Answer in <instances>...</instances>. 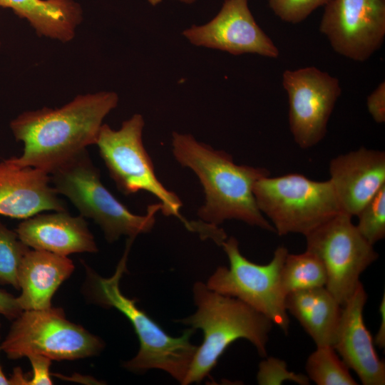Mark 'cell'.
Segmentation results:
<instances>
[{"label":"cell","mask_w":385,"mask_h":385,"mask_svg":"<svg viewBox=\"0 0 385 385\" xmlns=\"http://www.w3.org/2000/svg\"><path fill=\"white\" fill-rule=\"evenodd\" d=\"M113 91L81 94L58 108L43 107L24 111L10 123L23 143L22 154L11 158L21 168L50 174L91 145L96 144L103 121L118 106Z\"/></svg>","instance_id":"cell-1"},{"label":"cell","mask_w":385,"mask_h":385,"mask_svg":"<svg viewBox=\"0 0 385 385\" xmlns=\"http://www.w3.org/2000/svg\"><path fill=\"white\" fill-rule=\"evenodd\" d=\"M172 150L175 160L191 169L202 185L205 202L197 215L204 222L217 227L235 219L275 232L259 210L253 192L255 183L270 175L267 169L237 165L229 153L198 142L190 134L173 132Z\"/></svg>","instance_id":"cell-2"},{"label":"cell","mask_w":385,"mask_h":385,"mask_svg":"<svg viewBox=\"0 0 385 385\" xmlns=\"http://www.w3.org/2000/svg\"><path fill=\"white\" fill-rule=\"evenodd\" d=\"M195 312L177 322L202 330L203 341L194 356L183 385L200 383L217 364L232 342L245 339L266 357L267 344L273 323L241 300L209 289L196 282L192 287Z\"/></svg>","instance_id":"cell-3"},{"label":"cell","mask_w":385,"mask_h":385,"mask_svg":"<svg viewBox=\"0 0 385 385\" xmlns=\"http://www.w3.org/2000/svg\"><path fill=\"white\" fill-rule=\"evenodd\" d=\"M132 242L128 240L125 252L111 277L103 278L87 269L94 298L100 304L113 307L121 312L129 320L138 337L139 351L135 356L123 363L126 369L137 374L153 369H160L182 384L197 349V346L190 342L195 329L188 328L181 336L173 337L138 308L135 299H129L121 292L119 283L126 272L128 253Z\"/></svg>","instance_id":"cell-4"},{"label":"cell","mask_w":385,"mask_h":385,"mask_svg":"<svg viewBox=\"0 0 385 385\" xmlns=\"http://www.w3.org/2000/svg\"><path fill=\"white\" fill-rule=\"evenodd\" d=\"M49 175L57 193L66 196L82 217L97 223L111 243L122 235L134 240L140 234L149 232L155 225L156 213L162 210L158 202L149 205L144 215L131 212L103 185L99 170L87 149Z\"/></svg>","instance_id":"cell-5"},{"label":"cell","mask_w":385,"mask_h":385,"mask_svg":"<svg viewBox=\"0 0 385 385\" xmlns=\"http://www.w3.org/2000/svg\"><path fill=\"white\" fill-rule=\"evenodd\" d=\"M253 192L259 210L280 236H305L342 212L329 180H313L299 173L267 175L255 183Z\"/></svg>","instance_id":"cell-6"},{"label":"cell","mask_w":385,"mask_h":385,"mask_svg":"<svg viewBox=\"0 0 385 385\" xmlns=\"http://www.w3.org/2000/svg\"><path fill=\"white\" fill-rule=\"evenodd\" d=\"M220 245L227 256L230 267H217L209 277L207 287L241 300L287 334L290 321L280 285L281 270L289 253L287 247L279 246L268 264L258 265L241 254L235 237L225 240Z\"/></svg>","instance_id":"cell-7"},{"label":"cell","mask_w":385,"mask_h":385,"mask_svg":"<svg viewBox=\"0 0 385 385\" xmlns=\"http://www.w3.org/2000/svg\"><path fill=\"white\" fill-rule=\"evenodd\" d=\"M144 125V118L139 113L123 121L118 130L103 124L96 144L99 154L122 193H150L160 200L163 214L175 216L191 228L180 214L183 204L179 197L168 190L156 177L143 142Z\"/></svg>","instance_id":"cell-8"},{"label":"cell","mask_w":385,"mask_h":385,"mask_svg":"<svg viewBox=\"0 0 385 385\" xmlns=\"http://www.w3.org/2000/svg\"><path fill=\"white\" fill-rule=\"evenodd\" d=\"M103 343L68 321L61 308L24 310L1 344L9 359L38 354L51 360H74L98 354Z\"/></svg>","instance_id":"cell-9"},{"label":"cell","mask_w":385,"mask_h":385,"mask_svg":"<svg viewBox=\"0 0 385 385\" xmlns=\"http://www.w3.org/2000/svg\"><path fill=\"white\" fill-rule=\"evenodd\" d=\"M351 217L340 212L305 235L306 250L322 260L327 272L325 287L341 306L361 282V274L379 257Z\"/></svg>","instance_id":"cell-10"},{"label":"cell","mask_w":385,"mask_h":385,"mask_svg":"<svg viewBox=\"0 0 385 385\" xmlns=\"http://www.w3.org/2000/svg\"><path fill=\"white\" fill-rule=\"evenodd\" d=\"M282 86L288 96L289 125L294 142L303 149L319 143L342 93L339 79L314 66L285 70Z\"/></svg>","instance_id":"cell-11"},{"label":"cell","mask_w":385,"mask_h":385,"mask_svg":"<svg viewBox=\"0 0 385 385\" xmlns=\"http://www.w3.org/2000/svg\"><path fill=\"white\" fill-rule=\"evenodd\" d=\"M319 31L338 54L367 61L385 38V0H330L324 6Z\"/></svg>","instance_id":"cell-12"},{"label":"cell","mask_w":385,"mask_h":385,"mask_svg":"<svg viewBox=\"0 0 385 385\" xmlns=\"http://www.w3.org/2000/svg\"><path fill=\"white\" fill-rule=\"evenodd\" d=\"M183 35L193 45L232 55L255 53L277 58L279 51L257 24L248 0H224L216 16L203 25H192Z\"/></svg>","instance_id":"cell-13"},{"label":"cell","mask_w":385,"mask_h":385,"mask_svg":"<svg viewBox=\"0 0 385 385\" xmlns=\"http://www.w3.org/2000/svg\"><path fill=\"white\" fill-rule=\"evenodd\" d=\"M366 299V292L360 282L342 306L332 346L364 385H384L385 364L375 351L372 337L363 319Z\"/></svg>","instance_id":"cell-14"},{"label":"cell","mask_w":385,"mask_h":385,"mask_svg":"<svg viewBox=\"0 0 385 385\" xmlns=\"http://www.w3.org/2000/svg\"><path fill=\"white\" fill-rule=\"evenodd\" d=\"M329 170L342 212L356 216L385 185V153L361 147L332 159Z\"/></svg>","instance_id":"cell-15"},{"label":"cell","mask_w":385,"mask_h":385,"mask_svg":"<svg viewBox=\"0 0 385 385\" xmlns=\"http://www.w3.org/2000/svg\"><path fill=\"white\" fill-rule=\"evenodd\" d=\"M47 210L67 211L50 175L31 167L21 168L11 158L0 163V215L26 219Z\"/></svg>","instance_id":"cell-16"},{"label":"cell","mask_w":385,"mask_h":385,"mask_svg":"<svg viewBox=\"0 0 385 385\" xmlns=\"http://www.w3.org/2000/svg\"><path fill=\"white\" fill-rule=\"evenodd\" d=\"M31 249L67 256L78 252H96L98 247L83 217L68 211L37 214L24 219L15 230Z\"/></svg>","instance_id":"cell-17"},{"label":"cell","mask_w":385,"mask_h":385,"mask_svg":"<svg viewBox=\"0 0 385 385\" xmlns=\"http://www.w3.org/2000/svg\"><path fill=\"white\" fill-rule=\"evenodd\" d=\"M73 270V262L67 256L30 248L18 276L21 293L17 300L23 311L51 307L52 297Z\"/></svg>","instance_id":"cell-18"},{"label":"cell","mask_w":385,"mask_h":385,"mask_svg":"<svg viewBox=\"0 0 385 385\" xmlns=\"http://www.w3.org/2000/svg\"><path fill=\"white\" fill-rule=\"evenodd\" d=\"M0 7L27 20L39 36L63 43L74 38L83 21V9L74 0H0Z\"/></svg>","instance_id":"cell-19"},{"label":"cell","mask_w":385,"mask_h":385,"mask_svg":"<svg viewBox=\"0 0 385 385\" xmlns=\"http://www.w3.org/2000/svg\"><path fill=\"white\" fill-rule=\"evenodd\" d=\"M342 307L325 287L294 291L285 297L287 312L298 320L317 346H332Z\"/></svg>","instance_id":"cell-20"},{"label":"cell","mask_w":385,"mask_h":385,"mask_svg":"<svg viewBox=\"0 0 385 385\" xmlns=\"http://www.w3.org/2000/svg\"><path fill=\"white\" fill-rule=\"evenodd\" d=\"M327 272L322 260L306 250L301 254H287L280 273V285L284 294L325 287Z\"/></svg>","instance_id":"cell-21"},{"label":"cell","mask_w":385,"mask_h":385,"mask_svg":"<svg viewBox=\"0 0 385 385\" xmlns=\"http://www.w3.org/2000/svg\"><path fill=\"white\" fill-rule=\"evenodd\" d=\"M307 376L317 385H356L349 368L332 346H317L306 363Z\"/></svg>","instance_id":"cell-22"},{"label":"cell","mask_w":385,"mask_h":385,"mask_svg":"<svg viewBox=\"0 0 385 385\" xmlns=\"http://www.w3.org/2000/svg\"><path fill=\"white\" fill-rule=\"evenodd\" d=\"M30 249L0 220V284L19 286V271L26 253Z\"/></svg>","instance_id":"cell-23"},{"label":"cell","mask_w":385,"mask_h":385,"mask_svg":"<svg viewBox=\"0 0 385 385\" xmlns=\"http://www.w3.org/2000/svg\"><path fill=\"white\" fill-rule=\"evenodd\" d=\"M356 225L362 237L374 245L385 237V185L357 214Z\"/></svg>","instance_id":"cell-24"},{"label":"cell","mask_w":385,"mask_h":385,"mask_svg":"<svg viewBox=\"0 0 385 385\" xmlns=\"http://www.w3.org/2000/svg\"><path fill=\"white\" fill-rule=\"evenodd\" d=\"M274 14L282 21L298 24L304 21L320 6L330 0H267Z\"/></svg>","instance_id":"cell-25"},{"label":"cell","mask_w":385,"mask_h":385,"mask_svg":"<svg viewBox=\"0 0 385 385\" xmlns=\"http://www.w3.org/2000/svg\"><path fill=\"white\" fill-rule=\"evenodd\" d=\"M257 381L261 385L282 384L284 381L301 385L309 384L307 376L289 371L285 361L272 356L260 362Z\"/></svg>","instance_id":"cell-26"},{"label":"cell","mask_w":385,"mask_h":385,"mask_svg":"<svg viewBox=\"0 0 385 385\" xmlns=\"http://www.w3.org/2000/svg\"><path fill=\"white\" fill-rule=\"evenodd\" d=\"M27 358L33 370L32 378L29 381L28 385L52 384L49 371L51 359L38 354L30 355Z\"/></svg>","instance_id":"cell-27"},{"label":"cell","mask_w":385,"mask_h":385,"mask_svg":"<svg viewBox=\"0 0 385 385\" xmlns=\"http://www.w3.org/2000/svg\"><path fill=\"white\" fill-rule=\"evenodd\" d=\"M366 106L369 113L377 123L385 122V82L383 81L368 96Z\"/></svg>","instance_id":"cell-28"},{"label":"cell","mask_w":385,"mask_h":385,"mask_svg":"<svg viewBox=\"0 0 385 385\" xmlns=\"http://www.w3.org/2000/svg\"><path fill=\"white\" fill-rule=\"evenodd\" d=\"M23 309L19 305L17 297L6 290L0 289V314L9 319H16Z\"/></svg>","instance_id":"cell-29"},{"label":"cell","mask_w":385,"mask_h":385,"mask_svg":"<svg viewBox=\"0 0 385 385\" xmlns=\"http://www.w3.org/2000/svg\"><path fill=\"white\" fill-rule=\"evenodd\" d=\"M379 312L381 315V323L379 330L375 336L374 343L379 349L385 347V294L384 293L379 305Z\"/></svg>","instance_id":"cell-30"},{"label":"cell","mask_w":385,"mask_h":385,"mask_svg":"<svg viewBox=\"0 0 385 385\" xmlns=\"http://www.w3.org/2000/svg\"><path fill=\"white\" fill-rule=\"evenodd\" d=\"M1 350L0 344V351ZM0 385H11L9 379H8L3 372L0 365Z\"/></svg>","instance_id":"cell-31"},{"label":"cell","mask_w":385,"mask_h":385,"mask_svg":"<svg viewBox=\"0 0 385 385\" xmlns=\"http://www.w3.org/2000/svg\"><path fill=\"white\" fill-rule=\"evenodd\" d=\"M148 1L151 5L155 6L158 4L159 3H160L162 0H148Z\"/></svg>","instance_id":"cell-32"},{"label":"cell","mask_w":385,"mask_h":385,"mask_svg":"<svg viewBox=\"0 0 385 385\" xmlns=\"http://www.w3.org/2000/svg\"><path fill=\"white\" fill-rule=\"evenodd\" d=\"M177 1H179L185 4H190L195 3L197 0H177Z\"/></svg>","instance_id":"cell-33"},{"label":"cell","mask_w":385,"mask_h":385,"mask_svg":"<svg viewBox=\"0 0 385 385\" xmlns=\"http://www.w3.org/2000/svg\"><path fill=\"white\" fill-rule=\"evenodd\" d=\"M0 47H1V41H0Z\"/></svg>","instance_id":"cell-34"}]
</instances>
